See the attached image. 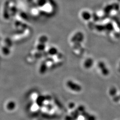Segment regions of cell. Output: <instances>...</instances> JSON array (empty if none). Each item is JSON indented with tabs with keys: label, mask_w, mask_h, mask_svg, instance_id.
<instances>
[{
	"label": "cell",
	"mask_w": 120,
	"mask_h": 120,
	"mask_svg": "<svg viewBox=\"0 0 120 120\" xmlns=\"http://www.w3.org/2000/svg\"><path fill=\"white\" fill-rule=\"evenodd\" d=\"M98 67L99 69L101 71V73L105 76H107L109 73L110 71L109 69L108 68L105 64L103 61H100L98 63Z\"/></svg>",
	"instance_id": "1"
},
{
	"label": "cell",
	"mask_w": 120,
	"mask_h": 120,
	"mask_svg": "<svg viewBox=\"0 0 120 120\" xmlns=\"http://www.w3.org/2000/svg\"><path fill=\"white\" fill-rule=\"evenodd\" d=\"M80 17L84 21L89 22L93 18V15L90 11L85 10L81 12L80 13Z\"/></svg>",
	"instance_id": "2"
},
{
	"label": "cell",
	"mask_w": 120,
	"mask_h": 120,
	"mask_svg": "<svg viewBox=\"0 0 120 120\" xmlns=\"http://www.w3.org/2000/svg\"><path fill=\"white\" fill-rule=\"evenodd\" d=\"M67 85L71 90H72L73 91L79 92L82 90L81 86H80L79 85H77V84L71 81H69L67 82Z\"/></svg>",
	"instance_id": "3"
},
{
	"label": "cell",
	"mask_w": 120,
	"mask_h": 120,
	"mask_svg": "<svg viewBox=\"0 0 120 120\" xmlns=\"http://www.w3.org/2000/svg\"><path fill=\"white\" fill-rule=\"evenodd\" d=\"M105 30L107 31L108 32H111L114 30V27L113 25L111 22H108L106 24L104 25Z\"/></svg>",
	"instance_id": "4"
},
{
	"label": "cell",
	"mask_w": 120,
	"mask_h": 120,
	"mask_svg": "<svg viewBox=\"0 0 120 120\" xmlns=\"http://www.w3.org/2000/svg\"><path fill=\"white\" fill-rule=\"evenodd\" d=\"M93 64H94V60L93 59L91 58H89L86 60L84 63V65L86 68L89 69L93 66Z\"/></svg>",
	"instance_id": "5"
},
{
	"label": "cell",
	"mask_w": 120,
	"mask_h": 120,
	"mask_svg": "<svg viewBox=\"0 0 120 120\" xmlns=\"http://www.w3.org/2000/svg\"><path fill=\"white\" fill-rule=\"evenodd\" d=\"M15 107L16 104L13 101H9L6 105V108L9 110H12L15 109Z\"/></svg>",
	"instance_id": "6"
},
{
	"label": "cell",
	"mask_w": 120,
	"mask_h": 120,
	"mask_svg": "<svg viewBox=\"0 0 120 120\" xmlns=\"http://www.w3.org/2000/svg\"><path fill=\"white\" fill-rule=\"evenodd\" d=\"M2 51L4 55L7 56L10 53V50L8 46H4L2 49Z\"/></svg>",
	"instance_id": "7"
},
{
	"label": "cell",
	"mask_w": 120,
	"mask_h": 120,
	"mask_svg": "<svg viewBox=\"0 0 120 120\" xmlns=\"http://www.w3.org/2000/svg\"><path fill=\"white\" fill-rule=\"evenodd\" d=\"M109 93V94L111 96L114 97L116 94L117 90L115 87H112L110 89Z\"/></svg>",
	"instance_id": "8"
},
{
	"label": "cell",
	"mask_w": 120,
	"mask_h": 120,
	"mask_svg": "<svg viewBox=\"0 0 120 120\" xmlns=\"http://www.w3.org/2000/svg\"><path fill=\"white\" fill-rule=\"evenodd\" d=\"M57 51L55 48H51V49H50L49 52L50 54H51L52 55H53L56 54L57 53Z\"/></svg>",
	"instance_id": "9"
},
{
	"label": "cell",
	"mask_w": 120,
	"mask_h": 120,
	"mask_svg": "<svg viewBox=\"0 0 120 120\" xmlns=\"http://www.w3.org/2000/svg\"><path fill=\"white\" fill-rule=\"evenodd\" d=\"M45 45L43 44V43H41L40 44H39L38 45L37 47V49L39 50V51H42L44 50V49H45Z\"/></svg>",
	"instance_id": "10"
},
{
	"label": "cell",
	"mask_w": 120,
	"mask_h": 120,
	"mask_svg": "<svg viewBox=\"0 0 120 120\" xmlns=\"http://www.w3.org/2000/svg\"><path fill=\"white\" fill-rule=\"evenodd\" d=\"M96 30L99 32H102L105 30L104 26L102 25H98L96 26Z\"/></svg>",
	"instance_id": "11"
},
{
	"label": "cell",
	"mask_w": 120,
	"mask_h": 120,
	"mask_svg": "<svg viewBox=\"0 0 120 120\" xmlns=\"http://www.w3.org/2000/svg\"><path fill=\"white\" fill-rule=\"evenodd\" d=\"M46 69V66L45 65V64H42L41 67L40 72L41 73H44L45 72Z\"/></svg>",
	"instance_id": "12"
},
{
	"label": "cell",
	"mask_w": 120,
	"mask_h": 120,
	"mask_svg": "<svg viewBox=\"0 0 120 120\" xmlns=\"http://www.w3.org/2000/svg\"><path fill=\"white\" fill-rule=\"evenodd\" d=\"M40 42H41V43H45L46 41H47V39L45 38V37H43V38H40Z\"/></svg>",
	"instance_id": "13"
},
{
	"label": "cell",
	"mask_w": 120,
	"mask_h": 120,
	"mask_svg": "<svg viewBox=\"0 0 120 120\" xmlns=\"http://www.w3.org/2000/svg\"><path fill=\"white\" fill-rule=\"evenodd\" d=\"M119 98H120V95H119Z\"/></svg>",
	"instance_id": "14"
}]
</instances>
